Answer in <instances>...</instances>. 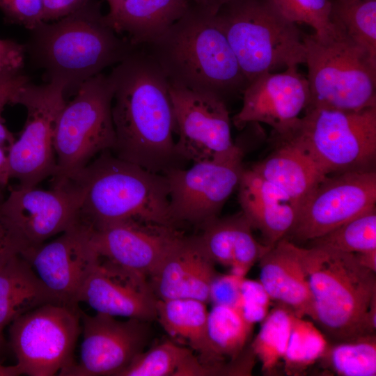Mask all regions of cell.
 Returning a JSON list of instances; mask_svg holds the SVG:
<instances>
[{
  "label": "cell",
  "mask_w": 376,
  "mask_h": 376,
  "mask_svg": "<svg viewBox=\"0 0 376 376\" xmlns=\"http://www.w3.org/2000/svg\"><path fill=\"white\" fill-rule=\"evenodd\" d=\"M300 246L284 237L259 260L260 279L272 301L292 311L297 317L313 320L314 309Z\"/></svg>",
  "instance_id": "cell-21"
},
{
  "label": "cell",
  "mask_w": 376,
  "mask_h": 376,
  "mask_svg": "<svg viewBox=\"0 0 376 376\" xmlns=\"http://www.w3.org/2000/svg\"><path fill=\"white\" fill-rule=\"evenodd\" d=\"M64 83L51 80L46 84L30 82L19 94L15 104L23 105L27 117L9 155V175L19 186L34 187L54 176L56 162L53 141L58 116L65 104Z\"/></svg>",
  "instance_id": "cell-12"
},
{
  "label": "cell",
  "mask_w": 376,
  "mask_h": 376,
  "mask_svg": "<svg viewBox=\"0 0 376 376\" xmlns=\"http://www.w3.org/2000/svg\"><path fill=\"white\" fill-rule=\"evenodd\" d=\"M156 318L171 336L185 341L210 368L212 375H230V365L215 354L210 343L205 302L188 298L157 299Z\"/></svg>",
  "instance_id": "cell-25"
},
{
  "label": "cell",
  "mask_w": 376,
  "mask_h": 376,
  "mask_svg": "<svg viewBox=\"0 0 376 376\" xmlns=\"http://www.w3.org/2000/svg\"><path fill=\"white\" fill-rule=\"evenodd\" d=\"M308 246L352 253L376 250V207L309 241Z\"/></svg>",
  "instance_id": "cell-33"
},
{
  "label": "cell",
  "mask_w": 376,
  "mask_h": 376,
  "mask_svg": "<svg viewBox=\"0 0 376 376\" xmlns=\"http://www.w3.org/2000/svg\"><path fill=\"white\" fill-rule=\"evenodd\" d=\"M48 303L63 304L44 285L24 258L15 255L0 265V345L8 324Z\"/></svg>",
  "instance_id": "cell-26"
},
{
  "label": "cell",
  "mask_w": 376,
  "mask_h": 376,
  "mask_svg": "<svg viewBox=\"0 0 376 376\" xmlns=\"http://www.w3.org/2000/svg\"><path fill=\"white\" fill-rule=\"evenodd\" d=\"M302 38L310 90L306 109L359 111L376 107V60L365 49L337 24L327 35L303 33Z\"/></svg>",
  "instance_id": "cell-7"
},
{
  "label": "cell",
  "mask_w": 376,
  "mask_h": 376,
  "mask_svg": "<svg viewBox=\"0 0 376 376\" xmlns=\"http://www.w3.org/2000/svg\"><path fill=\"white\" fill-rule=\"evenodd\" d=\"M83 334L79 361L60 375L118 376L141 352L148 340L145 321L79 311Z\"/></svg>",
  "instance_id": "cell-16"
},
{
  "label": "cell",
  "mask_w": 376,
  "mask_h": 376,
  "mask_svg": "<svg viewBox=\"0 0 376 376\" xmlns=\"http://www.w3.org/2000/svg\"><path fill=\"white\" fill-rule=\"evenodd\" d=\"M253 326L237 307L213 305L208 311V338L214 352L223 361L226 358L236 361L242 357Z\"/></svg>",
  "instance_id": "cell-29"
},
{
  "label": "cell",
  "mask_w": 376,
  "mask_h": 376,
  "mask_svg": "<svg viewBox=\"0 0 376 376\" xmlns=\"http://www.w3.org/2000/svg\"><path fill=\"white\" fill-rule=\"evenodd\" d=\"M13 134L4 124L0 113V186L6 187L9 182V155L15 141Z\"/></svg>",
  "instance_id": "cell-43"
},
{
  "label": "cell",
  "mask_w": 376,
  "mask_h": 376,
  "mask_svg": "<svg viewBox=\"0 0 376 376\" xmlns=\"http://www.w3.org/2000/svg\"><path fill=\"white\" fill-rule=\"evenodd\" d=\"M280 13L289 21L304 23L314 33L324 36L336 29L332 19L331 0H272Z\"/></svg>",
  "instance_id": "cell-36"
},
{
  "label": "cell",
  "mask_w": 376,
  "mask_h": 376,
  "mask_svg": "<svg viewBox=\"0 0 376 376\" xmlns=\"http://www.w3.org/2000/svg\"><path fill=\"white\" fill-rule=\"evenodd\" d=\"M272 301L259 281L243 279L237 308L249 322L253 325L261 322L269 311Z\"/></svg>",
  "instance_id": "cell-37"
},
{
  "label": "cell",
  "mask_w": 376,
  "mask_h": 376,
  "mask_svg": "<svg viewBox=\"0 0 376 376\" xmlns=\"http://www.w3.org/2000/svg\"><path fill=\"white\" fill-rule=\"evenodd\" d=\"M276 136L278 148L251 169L282 190L299 208L327 175L293 137Z\"/></svg>",
  "instance_id": "cell-24"
},
{
  "label": "cell",
  "mask_w": 376,
  "mask_h": 376,
  "mask_svg": "<svg viewBox=\"0 0 376 376\" xmlns=\"http://www.w3.org/2000/svg\"><path fill=\"white\" fill-rule=\"evenodd\" d=\"M375 170L328 175L299 208L285 237L309 242L375 207Z\"/></svg>",
  "instance_id": "cell-14"
},
{
  "label": "cell",
  "mask_w": 376,
  "mask_h": 376,
  "mask_svg": "<svg viewBox=\"0 0 376 376\" xmlns=\"http://www.w3.org/2000/svg\"><path fill=\"white\" fill-rule=\"evenodd\" d=\"M304 111L285 134L299 143L327 175L375 170L376 107L359 111L308 108Z\"/></svg>",
  "instance_id": "cell-8"
},
{
  "label": "cell",
  "mask_w": 376,
  "mask_h": 376,
  "mask_svg": "<svg viewBox=\"0 0 376 376\" xmlns=\"http://www.w3.org/2000/svg\"><path fill=\"white\" fill-rule=\"evenodd\" d=\"M109 150L69 178L83 190L80 219L93 229L127 219L174 227L166 176Z\"/></svg>",
  "instance_id": "cell-5"
},
{
  "label": "cell",
  "mask_w": 376,
  "mask_h": 376,
  "mask_svg": "<svg viewBox=\"0 0 376 376\" xmlns=\"http://www.w3.org/2000/svg\"><path fill=\"white\" fill-rule=\"evenodd\" d=\"M321 359L338 375L375 376L376 336H364L329 345Z\"/></svg>",
  "instance_id": "cell-34"
},
{
  "label": "cell",
  "mask_w": 376,
  "mask_h": 376,
  "mask_svg": "<svg viewBox=\"0 0 376 376\" xmlns=\"http://www.w3.org/2000/svg\"><path fill=\"white\" fill-rule=\"evenodd\" d=\"M191 1L204 6L214 13H217L219 8L230 0H190Z\"/></svg>",
  "instance_id": "cell-46"
},
{
  "label": "cell",
  "mask_w": 376,
  "mask_h": 376,
  "mask_svg": "<svg viewBox=\"0 0 376 376\" xmlns=\"http://www.w3.org/2000/svg\"><path fill=\"white\" fill-rule=\"evenodd\" d=\"M313 298V322L336 341L374 335L376 272L355 253L300 247Z\"/></svg>",
  "instance_id": "cell-4"
},
{
  "label": "cell",
  "mask_w": 376,
  "mask_h": 376,
  "mask_svg": "<svg viewBox=\"0 0 376 376\" xmlns=\"http://www.w3.org/2000/svg\"><path fill=\"white\" fill-rule=\"evenodd\" d=\"M175 123V151L180 158L194 162L210 160L235 146L230 134L226 102L214 95L169 83Z\"/></svg>",
  "instance_id": "cell-15"
},
{
  "label": "cell",
  "mask_w": 376,
  "mask_h": 376,
  "mask_svg": "<svg viewBox=\"0 0 376 376\" xmlns=\"http://www.w3.org/2000/svg\"><path fill=\"white\" fill-rule=\"evenodd\" d=\"M329 346L326 336L315 322L295 316L283 359L285 374L301 375L324 357Z\"/></svg>",
  "instance_id": "cell-31"
},
{
  "label": "cell",
  "mask_w": 376,
  "mask_h": 376,
  "mask_svg": "<svg viewBox=\"0 0 376 376\" xmlns=\"http://www.w3.org/2000/svg\"><path fill=\"white\" fill-rule=\"evenodd\" d=\"M332 19L376 60V0H331Z\"/></svg>",
  "instance_id": "cell-32"
},
{
  "label": "cell",
  "mask_w": 376,
  "mask_h": 376,
  "mask_svg": "<svg viewBox=\"0 0 376 376\" xmlns=\"http://www.w3.org/2000/svg\"><path fill=\"white\" fill-rule=\"evenodd\" d=\"M109 75L115 155L157 173L178 167L169 81L157 62L137 47Z\"/></svg>",
  "instance_id": "cell-1"
},
{
  "label": "cell",
  "mask_w": 376,
  "mask_h": 376,
  "mask_svg": "<svg viewBox=\"0 0 376 376\" xmlns=\"http://www.w3.org/2000/svg\"><path fill=\"white\" fill-rule=\"evenodd\" d=\"M3 189L4 187L0 186V206L4 199ZM15 255L19 254L13 244L0 213V265Z\"/></svg>",
  "instance_id": "cell-44"
},
{
  "label": "cell",
  "mask_w": 376,
  "mask_h": 376,
  "mask_svg": "<svg viewBox=\"0 0 376 376\" xmlns=\"http://www.w3.org/2000/svg\"><path fill=\"white\" fill-rule=\"evenodd\" d=\"M355 254L363 265L376 272V250Z\"/></svg>",
  "instance_id": "cell-45"
},
{
  "label": "cell",
  "mask_w": 376,
  "mask_h": 376,
  "mask_svg": "<svg viewBox=\"0 0 376 376\" xmlns=\"http://www.w3.org/2000/svg\"><path fill=\"white\" fill-rule=\"evenodd\" d=\"M190 0H125L105 18L118 34L125 33L134 45L151 42L187 11Z\"/></svg>",
  "instance_id": "cell-27"
},
{
  "label": "cell",
  "mask_w": 376,
  "mask_h": 376,
  "mask_svg": "<svg viewBox=\"0 0 376 376\" xmlns=\"http://www.w3.org/2000/svg\"><path fill=\"white\" fill-rule=\"evenodd\" d=\"M109 6V11L107 15H113L125 0H106Z\"/></svg>",
  "instance_id": "cell-48"
},
{
  "label": "cell",
  "mask_w": 376,
  "mask_h": 376,
  "mask_svg": "<svg viewBox=\"0 0 376 376\" xmlns=\"http://www.w3.org/2000/svg\"><path fill=\"white\" fill-rule=\"evenodd\" d=\"M93 228L79 219L56 240L24 258L44 285L63 304L78 307L79 295L99 259Z\"/></svg>",
  "instance_id": "cell-17"
},
{
  "label": "cell",
  "mask_w": 376,
  "mask_h": 376,
  "mask_svg": "<svg viewBox=\"0 0 376 376\" xmlns=\"http://www.w3.org/2000/svg\"><path fill=\"white\" fill-rule=\"evenodd\" d=\"M192 352L171 340H165L139 353L118 376H176Z\"/></svg>",
  "instance_id": "cell-35"
},
{
  "label": "cell",
  "mask_w": 376,
  "mask_h": 376,
  "mask_svg": "<svg viewBox=\"0 0 376 376\" xmlns=\"http://www.w3.org/2000/svg\"><path fill=\"white\" fill-rule=\"evenodd\" d=\"M113 97L109 75L100 73L84 81L74 99L65 103L54 130L56 169L53 182L72 178L96 154L112 150L116 142Z\"/></svg>",
  "instance_id": "cell-9"
},
{
  "label": "cell",
  "mask_w": 376,
  "mask_h": 376,
  "mask_svg": "<svg viewBox=\"0 0 376 376\" xmlns=\"http://www.w3.org/2000/svg\"><path fill=\"white\" fill-rule=\"evenodd\" d=\"M22 375V372L18 366H4L0 362V376H17Z\"/></svg>",
  "instance_id": "cell-47"
},
{
  "label": "cell",
  "mask_w": 376,
  "mask_h": 376,
  "mask_svg": "<svg viewBox=\"0 0 376 376\" xmlns=\"http://www.w3.org/2000/svg\"><path fill=\"white\" fill-rule=\"evenodd\" d=\"M198 237L210 258L230 267V273L245 276L256 262L271 248L258 242L253 228L241 211L219 217L204 224Z\"/></svg>",
  "instance_id": "cell-23"
},
{
  "label": "cell",
  "mask_w": 376,
  "mask_h": 376,
  "mask_svg": "<svg viewBox=\"0 0 376 376\" xmlns=\"http://www.w3.org/2000/svg\"><path fill=\"white\" fill-rule=\"evenodd\" d=\"M0 10L7 23L23 26L30 31L42 20V0H0Z\"/></svg>",
  "instance_id": "cell-38"
},
{
  "label": "cell",
  "mask_w": 376,
  "mask_h": 376,
  "mask_svg": "<svg viewBox=\"0 0 376 376\" xmlns=\"http://www.w3.org/2000/svg\"><path fill=\"white\" fill-rule=\"evenodd\" d=\"M205 254L198 235H182L150 275L157 298H180L184 286Z\"/></svg>",
  "instance_id": "cell-28"
},
{
  "label": "cell",
  "mask_w": 376,
  "mask_h": 376,
  "mask_svg": "<svg viewBox=\"0 0 376 376\" xmlns=\"http://www.w3.org/2000/svg\"><path fill=\"white\" fill-rule=\"evenodd\" d=\"M83 190L73 179L54 182L50 190L19 185L0 206L2 220L17 252L26 258L52 236L79 219Z\"/></svg>",
  "instance_id": "cell-11"
},
{
  "label": "cell",
  "mask_w": 376,
  "mask_h": 376,
  "mask_svg": "<svg viewBox=\"0 0 376 376\" xmlns=\"http://www.w3.org/2000/svg\"><path fill=\"white\" fill-rule=\"evenodd\" d=\"M146 46L171 84L226 102L242 95L249 84L216 13L192 1L179 19Z\"/></svg>",
  "instance_id": "cell-2"
},
{
  "label": "cell",
  "mask_w": 376,
  "mask_h": 376,
  "mask_svg": "<svg viewBox=\"0 0 376 376\" xmlns=\"http://www.w3.org/2000/svg\"><path fill=\"white\" fill-rule=\"evenodd\" d=\"M244 152L235 144L226 155L216 159L194 162L188 169L167 170L171 217L176 224L187 222L202 226L219 217L234 190L238 187Z\"/></svg>",
  "instance_id": "cell-13"
},
{
  "label": "cell",
  "mask_w": 376,
  "mask_h": 376,
  "mask_svg": "<svg viewBox=\"0 0 376 376\" xmlns=\"http://www.w3.org/2000/svg\"><path fill=\"white\" fill-rule=\"evenodd\" d=\"M237 188L242 212L253 229L260 231L263 244L272 247L285 237L297 216L293 201L251 169H244Z\"/></svg>",
  "instance_id": "cell-22"
},
{
  "label": "cell",
  "mask_w": 376,
  "mask_h": 376,
  "mask_svg": "<svg viewBox=\"0 0 376 376\" xmlns=\"http://www.w3.org/2000/svg\"><path fill=\"white\" fill-rule=\"evenodd\" d=\"M242 106L233 116L237 129L251 123H265L276 135L291 131L310 102L307 78L290 66L274 73L265 72L249 82L242 94Z\"/></svg>",
  "instance_id": "cell-18"
},
{
  "label": "cell",
  "mask_w": 376,
  "mask_h": 376,
  "mask_svg": "<svg viewBox=\"0 0 376 376\" xmlns=\"http://www.w3.org/2000/svg\"><path fill=\"white\" fill-rule=\"evenodd\" d=\"M182 235L175 227L127 219L93 229L99 256L150 276Z\"/></svg>",
  "instance_id": "cell-20"
},
{
  "label": "cell",
  "mask_w": 376,
  "mask_h": 376,
  "mask_svg": "<svg viewBox=\"0 0 376 376\" xmlns=\"http://www.w3.org/2000/svg\"><path fill=\"white\" fill-rule=\"evenodd\" d=\"M157 299L146 276L100 256L78 299L96 313L145 322L156 318Z\"/></svg>",
  "instance_id": "cell-19"
},
{
  "label": "cell",
  "mask_w": 376,
  "mask_h": 376,
  "mask_svg": "<svg viewBox=\"0 0 376 376\" xmlns=\"http://www.w3.org/2000/svg\"><path fill=\"white\" fill-rule=\"evenodd\" d=\"M43 22L58 20L80 9L92 0H42Z\"/></svg>",
  "instance_id": "cell-42"
},
{
  "label": "cell",
  "mask_w": 376,
  "mask_h": 376,
  "mask_svg": "<svg viewBox=\"0 0 376 376\" xmlns=\"http://www.w3.org/2000/svg\"><path fill=\"white\" fill-rule=\"evenodd\" d=\"M78 307L48 303L15 319L10 324V347L22 374L59 375L73 363L81 332Z\"/></svg>",
  "instance_id": "cell-10"
},
{
  "label": "cell",
  "mask_w": 376,
  "mask_h": 376,
  "mask_svg": "<svg viewBox=\"0 0 376 376\" xmlns=\"http://www.w3.org/2000/svg\"><path fill=\"white\" fill-rule=\"evenodd\" d=\"M26 53L25 45L0 38V70L22 69Z\"/></svg>",
  "instance_id": "cell-41"
},
{
  "label": "cell",
  "mask_w": 376,
  "mask_h": 376,
  "mask_svg": "<svg viewBox=\"0 0 376 376\" xmlns=\"http://www.w3.org/2000/svg\"><path fill=\"white\" fill-rule=\"evenodd\" d=\"M245 276L233 273L217 274L210 290V301L213 305H226L238 307L241 296V285Z\"/></svg>",
  "instance_id": "cell-39"
},
{
  "label": "cell",
  "mask_w": 376,
  "mask_h": 376,
  "mask_svg": "<svg viewBox=\"0 0 376 376\" xmlns=\"http://www.w3.org/2000/svg\"><path fill=\"white\" fill-rule=\"evenodd\" d=\"M29 82L22 69L0 70V113L6 104H15L19 94Z\"/></svg>",
  "instance_id": "cell-40"
},
{
  "label": "cell",
  "mask_w": 376,
  "mask_h": 376,
  "mask_svg": "<svg viewBox=\"0 0 376 376\" xmlns=\"http://www.w3.org/2000/svg\"><path fill=\"white\" fill-rule=\"evenodd\" d=\"M216 19L248 82L278 68L305 63L303 32L272 0H230Z\"/></svg>",
  "instance_id": "cell-6"
},
{
  "label": "cell",
  "mask_w": 376,
  "mask_h": 376,
  "mask_svg": "<svg viewBox=\"0 0 376 376\" xmlns=\"http://www.w3.org/2000/svg\"><path fill=\"white\" fill-rule=\"evenodd\" d=\"M295 316L288 307L277 303L260 322L251 349L267 375L273 373L283 361Z\"/></svg>",
  "instance_id": "cell-30"
},
{
  "label": "cell",
  "mask_w": 376,
  "mask_h": 376,
  "mask_svg": "<svg viewBox=\"0 0 376 376\" xmlns=\"http://www.w3.org/2000/svg\"><path fill=\"white\" fill-rule=\"evenodd\" d=\"M31 31L26 53L45 70L49 81L64 83L66 90H77L138 47L118 35L93 0L53 23L42 22Z\"/></svg>",
  "instance_id": "cell-3"
}]
</instances>
